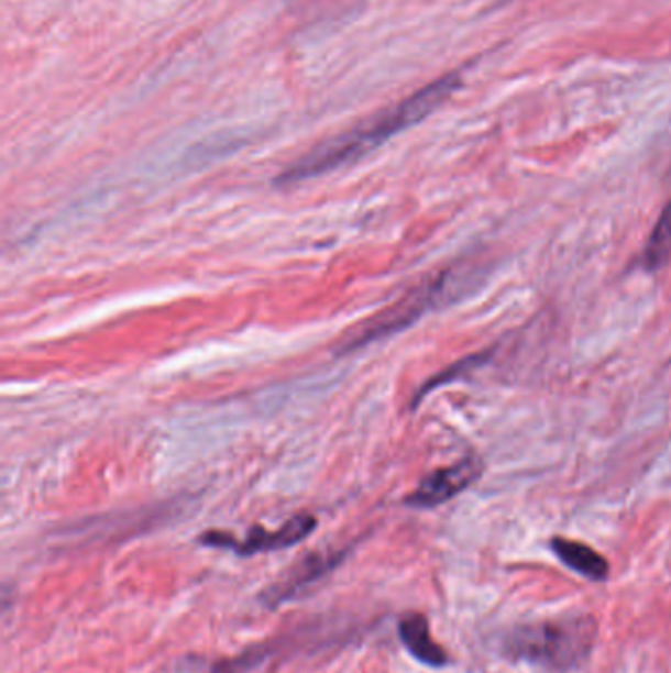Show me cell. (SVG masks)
I'll list each match as a JSON object with an SVG mask.
<instances>
[{
  "label": "cell",
  "instance_id": "6da1fadb",
  "mask_svg": "<svg viewBox=\"0 0 671 673\" xmlns=\"http://www.w3.org/2000/svg\"><path fill=\"white\" fill-rule=\"evenodd\" d=\"M458 87V75H448L443 79H438L436 84L428 85L418 93L411 95L410 99L392 107L391 111L378 114L373 121L364 122L353 131L341 134L333 141L326 142L318 148L311 150L308 156L298 159L294 166H289L284 174H280L276 181L280 186L299 184V181L318 178V176H323V174H329L333 169L343 168V166H349L356 159L364 158L369 152L378 148L383 142L388 141L394 134L406 131L408 126H414L416 122L424 121Z\"/></svg>",
  "mask_w": 671,
  "mask_h": 673
},
{
  "label": "cell",
  "instance_id": "7a4b0ae2",
  "mask_svg": "<svg viewBox=\"0 0 671 673\" xmlns=\"http://www.w3.org/2000/svg\"><path fill=\"white\" fill-rule=\"evenodd\" d=\"M595 636L597 627L593 618L546 620L516 628L506 636L504 654L556 672H568L587 660L595 644Z\"/></svg>",
  "mask_w": 671,
  "mask_h": 673
},
{
  "label": "cell",
  "instance_id": "3957f363",
  "mask_svg": "<svg viewBox=\"0 0 671 673\" xmlns=\"http://www.w3.org/2000/svg\"><path fill=\"white\" fill-rule=\"evenodd\" d=\"M471 274L466 271H448L438 278L426 282L421 288L400 299L394 308L386 309L381 316L371 319L359 333L349 336V341L341 346V353L354 351L359 346L369 345L373 341L408 328L416 319L428 313L429 309L458 298L459 294L465 290V280Z\"/></svg>",
  "mask_w": 671,
  "mask_h": 673
},
{
  "label": "cell",
  "instance_id": "277c9868",
  "mask_svg": "<svg viewBox=\"0 0 671 673\" xmlns=\"http://www.w3.org/2000/svg\"><path fill=\"white\" fill-rule=\"evenodd\" d=\"M318 528V518L311 515H296L289 518L288 522L280 526L278 530H264L261 526L252 528L246 533L244 540H237L231 533L227 532H206L199 536V543L209 548H221L241 555L251 558L256 553L278 552L292 545H298L308 538L309 533Z\"/></svg>",
  "mask_w": 671,
  "mask_h": 673
},
{
  "label": "cell",
  "instance_id": "5b68a950",
  "mask_svg": "<svg viewBox=\"0 0 671 673\" xmlns=\"http://www.w3.org/2000/svg\"><path fill=\"white\" fill-rule=\"evenodd\" d=\"M483 473V463L475 457L463 459L451 467L439 468L421 481L420 486L406 498L411 508H433L443 505L473 485Z\"/></svg>",
  "mask_w": 671,
  "mask_h": 673
},
{
  "label": "cell",
  "instance_id": "8992f818",
  "mask_svg": "<svg viewBox=\"0 0 671 673\" xmlns=\"http://www.w3.org/2000/svg\"><path fill=\"white\" fill-rule=\"evenodd\" d=\"M343 558L345 552L311 553L308 558H304L278 583H274L262 593V605L266 608H278L284 603H288L289 598L296 597L299 591L314 585L316 581L326 577L329 571L336 570Z\"/></svg>",
  "mask_w": 671,
  "mask_h": 673
},
{
  "label": "cell",
  "instance_id": "52a82bcc",
  "mask_svg": "<svg viewBox=\"0 0 671 673\" xmlns=\"http://www.w3.org/2000/svg\"><path fill=\"white\" fill-rule=\"evenodd\" d=\"M398 636L406 650L421 664L429 668H446L449 664L448 652L431 638L428 618L420 613H411L402 618Z\"/></svg>",
  "mask_w": 671,
  "mask_h": 673
},
{
  "label": "cell",
  "instance_id": "ba28073f",
  "mask_svg": "<svg viewBox=\"0 0 671 673\" xmlns=\"http://www.w3.org/2000/svg\"><path fill=\"white\" fill-rule=\"evenodd\" d=\"M551 550L569 570L578 571L585 580L605 581L608 577V563L605 558L585 543L556 538L551 540Z\"/></svg>",
  "mask_w": 671,
  "mask_h": 673
},
{
  "label": "cell",
  "instance_id": "9c48e42d",
  "mask_svg": "<svg viewBox=\"0 0 671 673\" xmlns=\"http://www.w3.org/2000/svg\"><path fill=\"white\" fill-rule=\"evenodd\" d=\"M671 256V201L653 224L648 243L644 246L642 262L646 271H660Z\"/></svg>",
  "mask_w": 671,
  "mask_h": 673
},
{
  "label": "cell",
  "instance_id": "30bf717a",
  "mask_svg": "<svg viewBox=\"0 0 671 673\" xmlns=\"http://www.w3.org/2000/svg\"><path fill=\"white\" fill-rule=\"evenodd\" d=\"M485 361V355L469 356V358L461 361V363H458V365L449 366L448 371H443V373L436 376V378H431V380H429V383L421 388L420 394L416 396L414 404L420 402L421 398H424L429 390L438 388V386H441V384H448L449 380H455V378H459V376H463V374L469 373L471 368H475L476 365H483Z\"/></svg>",
  "mask_w": 671,
  "mask_h": 673
}]
</instances>
